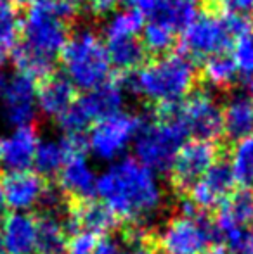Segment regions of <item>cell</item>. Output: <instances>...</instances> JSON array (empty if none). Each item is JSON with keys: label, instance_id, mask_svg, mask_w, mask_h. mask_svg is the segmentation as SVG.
Instances as JSON below:
<instances>
[{"label": "cell", "instance_id": "40", "mask_svg": "<svg viewBox=\"0 0 253 254\" xmlns=\"http://www.w3.org/2000/svg\"><path fill=\"white\" fill-rule=\"evenodd\" d=\"M3 207H5V201H3V192H2V185H0V216L3 213Z\"/></svg>", "mask_w": 253, "mask_h": 254}, {"label": "cell", "instance_id": "27", "mask_svg": "<svg viewBox=\"0 0 253 254\" xmlns=\"http://www.w3.org/2000/svg\"><path fill=\"white\" fill-rule=\"evenodd\" d=\"M229 166L236 184H253V133L238 140L233 145Z\"/></svg>", "mask_w": 253, "mask_h": 254}, {"label": "cell", "instance_id": "19", "mask_svg": "<svg viewBox=\"0 0 253 254\" xmlns=\"http://www.w3.org/2000/svg\"><path fill=\"white\" fill-rule=\"evenodd\" d=\"M134 5L149 21H158L175 31H184L196 17L194 7L179 0H135Z\"/></svg>", "mask_w": 253, "mask_h": 254}, {"label": "cell", "instance_id": "38", "mask_svg": "<svg viewBox=\"0 0 253 254\" xmlns=\"http://www.w3.org/2000/svg\"><path fill=\"white\" fill-rule=\"evenodd\" d=\"M59 2L64 3V5H68V7H71V9L75 10L78 5H80V3H84L85 0H59Z\"/></svg>", "mask_w": 253, "mask_h": 254}, {"label": "cell", "instance_id": "21", "mask_svg": "<svg viewBox=\"0 0 253 254\" xmlns=\"http://www.w3.org/2000/svg\"><path fill=\"white\" fill-rule=\"evenodd\" d=\"M224 133L241 140L253 133V99L250 94H233L222 107Z\"/></svg>", "mask_w": 253, "mask_h": 254}, {"label": "cell", "instance_id": "7", "mask_svg": "<svg viewBox=\"0 0 253 254\" xmlns=\"http://www.w3.org/2000/svg\"><path fill=\"white\" fill-rule=\"evenodd\" d=\"M219 239L213 221L203 213L184 216L177 213L158 232H153L155 249L165 254H201Z\"/></svg>", "mask_w": 253, "mask_h": 254}, {"label": "cell", "instance_id": "34", "mask_svg": "<svg viewBox=\"0 0 253 254\" xmlns=\"http://www.w3.org/2000/svg\"><path fill=\"white\" fill-rule=\"evenodd\" d=\"M92 14L95 16H109L115 10L118 0H85Z\"/></svg>", "mask_w": 253, "mask_h": 254}, {"label": "cell", "instance_id": "44", "mask_svg": "<svg viewBox=\"0 0 253 254\" xmlns=\"http://www.w3.org/2000/svg\"><path fill=\"white\" fill-rule=\"evenodd\" d=\"M0 164H2V157H0Z\"/></svg>", "mask_w": 253, "mask_h": 254}, {"label": "cell", "instance_id": "5", "mask_svg": "<svg viewBox=\"0 0 253 254\" xmlns=\"http://www.w3.org/2000/svg\"><path fill=\"white\" fill-rule=\"evenodd\" d=\"M64 76L75 88L90 92L109 80L111 64L106 45L90 30H82L70 37L61 52Z\"/></svg>", "mask_w": 253, "mask_h": 254}, {"label": "cell", "instance_id": "3", "mask_svg": "<svg viewBox=\"0 0 253 254\" xmlns=\"http://www.w3.org/2000/svg\"><path fill=\"white\" fill-rule=\"evenodd\" d=\"M194 83L196 66L182 52L165 54L135 69L127 80L135 94L158 106L182 102L191 94Z\"/></svg>", "mask_w": 253, "mask_h": 254}, {"label": "cell", "instance_id": "1", "mask_svg": "<svg viewBox=\"0 0 253 254\" xmlns=\"http://www.w3.org/2000/svg\"><path fill=\"white\" fill-rule=\"evenodd\" d=\"M75 10L59 0H30L21 26V44L12 52L17 73L33 80L52 74L54 63L70 40L68 21Z\"/></svg>", "mask_w": 253, "mask_h": 254}, {"label": "cell", "instance_id": "32", "mask_svg": "<svg viewBox=\"0 0 253 254\" xmlns=\"http://www.w3.org/2000/svg\"><path fill=\"white\" fill-rule=\"evenodd\" d=\"M212 5L217 10L224 12H233V14H243L248 16L253 12V0H212Z\"/></svg>", "mask_w": 253, "mask_h": 254}, {"label": "cell", "instance_id": "9", "mask_svg": "<svg viewBox=\"0 0 253 254\" xmlns=\"http://www.w3.org/2000/svg\"><path fill=\"white\" fill-rule=\"evenodd\" d=\"M220 149L215 142L191 140L180 149L172 170H170V185L180 195L187 190L219 161Z\"/></svg>", "mask_w": 253, "mask_h": 254}, {"label": "cell", "instance_id": "13", "mask_svg": "<svg viewBox=\"0 0 253 254\" xmlns=\"http://www.w3.org/2000/svg\"><path fill=\"white\" fill-rule=\"evenodd\" d=\"M2 192L5 206L12 207L14 213H23L42 202L51 182L35 171H12L2 180Z\"/></svg>", "mask_w": 253, "mask_h": 254}, {"label": "cell", "instance_id": "42", "mask_svg": "<svg viewBox=\"0 0 253 254\" xmlns=\"http://www.w3.org/2000/svg\"><path fill=\"white\" fill-rule=\"evenodd\" d=\"M250 90H252V94H250V97L253 99V78H252V83H250Z\"/></svg>", "mask_w": 253, "mask_h": 254}, {"label": "cell", "instance_id": "43", "mask_svg": "<svg viewBox=\"0 0 253 254\" xmlns=\"http://www.w3.org/2000/svg\"><path fill=\"white\" fill-rule=\"evenodd\" d=\"M125 2H128V3H135V0H125Z\"/></svg>", "mask_w": 253, "mask_h": 254}, {"label": "cell", "instance_id": "16", "mask_svg": "<svg viewBox=\"0 0 253 254\" xmlns=\"http://www.w3.org/2000/svg\"><path fill=\"white\" fill-rule=\"evenodd\" d=\"M253 221V190L252 189H240L234 190L219 207H217L215 227L219 237L231 234L236 230H247V227Z\"/></svg>", "mask_w": 253, "mask_h": 254}, {"label": "cell", "instance_id": "18", "mask_svg": "<svg viewBox=\"0 0 253 254\" xmlns=\"http://www.w3.org/2000/svg\"><path fill=\"white\" fill-rule=\"evenodd\" d=\"M38 135L33 125L19 127L7 138L0 142V157L2 163L12 171H28L33 166L35 152L38 147Z\"/></svg>", "mask_w": 253, "mask_h": 254}, {"label": "cell", "instance_id": "25", "mask_svg": "<svg viewBox=\"0 0 253 254\" xmlns=\"http://www.w3.org/2000/svg\"><path fill=\"white\" fill-rule=\"evenodd\" d=\"M144 16L135 7L118 10L108 19L104 26L106 42L123 40V38H137L144 28Z\"/></svg>", "mask_w": 253, "mask_h": 254}, {"label": "cell", "instance_id": "4", "mask_svg": "<svg viewBox=\"0 0 253 254\" xmlns=\"http://www.w3.org/2000/svg\"><path fill=\"white\" fill-rule=\"evenodd\" d=\"M250 33H253V24L243 14H196L194 21L182 31V54L191 61L208 59L226 54L238 38Z\"/></svg>", "mask_w": 253, "mask_h": 254}, {"label": "cell", "instance_id": "45", "mask_svg": "<svg viewBox=\"0 0 253 254\" xmlns=\"http://www.w3.org/2000/svg\"><path fill=\"white\" fill-rule=\"evenodd\" d=\"M0 2H7V0H0Z\"/></svg>", "mask_w": 253, "mask_h": 254}, {"label": "cell", "instance_id": "14", "mask_svg": "<svg viewBox=\"0 0 253 254\" xmlns=\"http://www.w3.org/2000/svg\"><path fill=\"white\" fill-rule=\"evenodd\" d=\"M95 185H97V178L85 154H73L68 157L59 171V190L64 199H70V201L94 199Z\"/></svg>", "mask_w": 253, "mask_h": 254}, {"label": "cell", "instance_id": "22", "mask_svg": "<svg viewBox=\"0 0 253 254\" xmlns=\"http://www.w3.org/2000/svg\"><path fill=\"white\" fill-rule=\"evenodd\" d=\"M68 244V230L64 220L56 213L37 218V249L35 254H64Z\"/></svg>", "mask_w": 253, "mask_h": 254}, {"label": "cell", "instance_id": "20", "mask_svg": "<svg viewBox=\"0 0 253 254\" xmlns=\"http://www.w3.org/2000/svg\"><path fill=\"white\" fill-rule=\"evenodd\" d=\"M75 90L64 74H51L37 88V107L51 118H59L75 102Z\"/></svg>", "mask_w": 253, "mask_h": 254}, {"label": "cell", "instance_id": "10", "mask_svg": "<svg viewBox=\"0 0 253 254\" xmlns=\"http://www.w3.org/2000/svg\"><path fill=\"white\" fill-rule=\"evenodd\" d=\"M179 116L187 133H192L196 140L213 142L224 133L222 107L210 92H192L184 102H180Z\"/></svg>", "mask_w": 253, "mask_h": 254}, {"label": "cell", "instance_id": "17", "mask_svg": "<svg viewBox=\"0 0 253 254\" xmlns=\"http://www.w3.org/2000/svg\"><path fill=\"white\" fill-rule=\"evenodd\" d=\"M3 251L7 254H35L37 218L26 213H10L0 225Z\"/></svg>", "mask_w": 253, "mask_h": 254}, {"label": "cell", "instance_id": "23", "mask_svg": "<svg viewBox=\"0 0 253 254\" xmlns=\"http://www.w3.org/2000/svg\"><path fill=\"white\" fill-rule=\"evenodd\" d=\"M109 64L122 71H135L142 66L146 51L137 38H123V40L106 42Z\"/></svg>", "mask_w": 253, "mask_h": 254}, {"label": "cell", "instance_id": "36", "mask_svg": "<svg viewBox=\"0 0 253 254\" xmlns=\"http://www.w3.org/2000/svg\"><path fill=\"white\" fill-rule=\"evenodd\" d=\"M201 254H229V253H227L226 246L217 244V246H210V248L206 249V251H203Z\"/></svg>", "mask_w": 253, "mask_h": 254}, {"label": "cell", "instance_id": "29", "mask_svg": "<svg viewBox=\"0 0 253 254\" xmlns=\"http://www.w3.org/2000/svg\"><path fill=\"white\" fill-rule=\"evenodd\" d=\"M19 35V17L9 2H0V63L12 56Z\"/></svg>", "mask_w": 253, "mask_h": 254}, {"label": "cell", "instance_id": "28", "mask_svg": "<svg viewBox=\"0 0 253 254\" xmlns=\"http://www.w3.org/2000/svg\"><path fill=\"white\" fill-rule=\"evenodd\" d=\"M175 30L158 21H149L144 24L141 35H142V47L146 52L151 54H169L170 49L175 45Z\"/></svg>", "mask_w": 253, "mask_h": 254}, {"label": "cell", "instance_id": "8", "mask_svg": "<svg viewBox=\"0 0 253 254\" xmlns=\"http://www.w3.org/2000/svg\"><path fill=\"white\" fill-rule=\"evenodd\" d=\"M144 125V120L139 114L120 111L104 120H99L90 128L87 137V147L99 159H116L137 138Z\"/></svg>", "mask_w": 253, "mask_h": 254}, {"label": "cell", "instance_id": "39", "mask_svg": "<svg viewBox=\"0 0 253 254\" xmlns=\"http://www.w3.org/2000/svg\"><path fill=\"white\" fill-rule=\"evenodd\" d=\"M5 85H7V76L2 69H0V99L3 95V90H5Z\"/></svg>", "mask_w": 253, "mask_h": 254}, {"label": "cell", "instance_id": "31", "mask_svg": "<svg viewBox=\"0 0 253 254\" xmlns=\"http://www.w3.org/2000/svg\"><path fill=\"white\" fill-rule=\"evenodd\" d=\"M97 234L92 232H77L73 237L68 239L64 254H92L97 242Z\"/></svg>", "mask_w": 253, "mask_h": 254}, {"label": "cell", "instance_id": "30", "mask_svg": "<svg viewBox=\"0 0 253 254\" xmlns=\"http://www.w3.org/2000/svg\"><path fill=\"white\" fill-rule=\"evenodd\" d=\"M233 61L240 74L253 78V33L238 38L233 45Z\"/></svg>", "mask_w": 253, "mask_h": 254}, {"label": "cell", "instance_id": "37", "mask_svg": "<svg viewBox=\"0 0 253 254\" xmlns=\"http://www.w3.org/2000/svg\"><path fill=\"white\" fill-rule=\"evenodd\" d=\"M243 254H253V232H248V241H247V246H245Z\"/></svg>", "mask_w": 253, "mask_h": 254}, {"label": "cell", "instance_id": "35", "mask_svg": "<svg viewBox=\"0 0 253 254\" xmlns=\"http://www.w3.org/2000/svg\"><path fill=\"white\" fill-rule=\"evenodd\" d=\"M122 254H156V249L153 244H132Z\"/></svg>", "mask_w": 253, "mask_h": 254}, {"label": "cell", "instance_id": "33", "mask_svg": "<svg viewBox=\"0 0 253 254\" xmlns=\"http://www.w3.org/2000/svg\"><path fill=\"white\" fill-rule=\"evenodd\" d=\"M92 254H120V244L113 235L104 234L99 235L97 242H95V248Z\"/></svg>", "mask_w": 253, "mask_h": 254}, {"label": "cell", "instance_id": "41", "mask_svg": "<svg viewBox=\"0 0 253 254\" xmlns=\"http://www.w3.org/2000/svg\"><path fill=\"white\" fill-rule=\"evenodd\" d=\"M179 2L186 3V5H191V7H194V5H196V3L203 2V0H179Z\"/></svg>", "mask_w": 253, "mask_h": 254}, {"label": "cell", "instance_id": "26", "mask_svg": "<svg viewBox=\"0 0 253 254\" xmlns=\"http://www.w3.org/2000/svg\"><path fill=\"white\" fill-rule=\"evenodd\" d=\"M238 69L234 64L233 57L227 54H219L205 59V66H203V76H205L206 83L217 88H226L236 81Z\"/></svg>", "mask_w": 253, "mask_h": 254}, {"label": "cell", "instance_id": "11", "mask_svg": "<svg viewBox=\"0 0 253 254\" xmlns=\"http://www.w3.org/2000/svg\"><path fill=\"white\" fill-rule=\"evenodd\" d=\"M234 175L226 161L219 159L194 185L187 190L186 197L194 204L199 213L217 209L234 192ZM182 197V195H180Z\"/></svg>", "mask_w": 253, "mask_h": 254}, {"label": "cell", "instance_id": "2", "mask_svg": "<svg viewBox=\"0 0 253 254\" xmlns=\"http://www.w3.org/2000/svg\"><path fill=\"white\" fill-rule=\"evenodd\" d=\"M95 192L118 221L141 227L160 209L163 201L158 178L135 157L113 163L97 178Z\"/></svg>", "mask_w": 253, "mask_h": 254}, {"label": "cell", "instance_id": "15", "mask_svg": "<svg viewBox=\"0 0 253 254\" xmlns=\"http://www.w3.org/2000/svg\"><path fill=\"white\" fill-rule=\"evenodd\" d=\"M123 104H125V90L123 85L116 80H108L101 87L85 92V95L75 101V106L87 118L88 123L92 121L97 123L99 120L120 113Z\"/></svg>", "mask_w": 253, "mask_h": 254}, {"label": "cell", "instance_id": "12", "mask_svg": "<svg viewBox=\"0 0 253 254\" xmlns=\"http://www.w3.org/2000/svg\"><path fill=\"white\" fill-rule=\"evenodd\" d=\"M37 80L23 73L7 78L5 90L2 95L3 116L7 123L19 127H30L37 116Z\"/></svg>", "mask_w": 253, "mask_h": 254}, {"label": "cell", "instance_id": "6", "mask_svg": "<svg viewBox=\"0 0 253 254\" xmlns=\"http://www.w3.org/2000/svg\"><path fill=\"white\" fill-rule=\"evenodd\" d=\"M187 135L180 116L156 118V121L144 125L139 131L134 144L135 159L153 173H167L172 170Z\"/></svg>", "mask_w": 253, "mask_h": 254}, {"label": "cell", "instance_id": "24", "mask_svg": "<svg viewBox=\"0 0 253 254\" xmlns=\"http://www.w3.org/2000/svg\"><path fill=\"white\" fill-rule=\"evenodd\" d=\"M68 159V151L61 140H42L38 142L37 152H35L33 166L37 173L44 178H51L61 171Z\"/></svg>", "mask_w": 253, "mask_h": 254}]
</instances>
